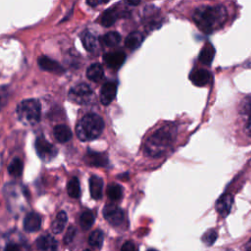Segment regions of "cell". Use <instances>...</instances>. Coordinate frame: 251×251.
<instances>
[{
  "label": "cell",
  "mask_w": 251,
  "mask_h": 251,
  "mask_svg": "<svg viewBox=\"0 0 251 251\" xmlns=\"http://www.w3.org/2000/svg\"><path fill=\"white\" fill-rule=\"evenodd\" d=\"M233 196L230 193H224L216 202V209L222 217H226L232 207Z\"/></svg>",
  "instance_id": "9c48e42d"
},
{
  "label": "cell",
  "mask_w": 251,
  "mask_h": 251,
  "mask_svg": "<svg viewBox=\"0 0 251 251\" xmlns=\"http://www.w3.org/2000/svg\"><path fill=\"white\" fill-rule=\"evenodd\" d=\"M218 237V232L215 229H209L207 230L203 236H202V241L206 244V245H212L216 239Z\"/></svg>",
  "instance_id": "4dcf8cb0"
},
{
  "label": "cell",
  "mask_w": 251,
  "mask_h": 251,
  "mask_svg": "<svg viewBox=\"0 0 251 251\" xmlns=\"http://www.w3.org/2000/svg\"><path fill=\"white\" fill-rule=\"evenodd\" d=\"M81 41H82V44L84 46V48L89 51V52H93L96 50L97 48V39L96 37L88 32V31H84L83 34L81 35Z\"/></svg>",
  "instance_id": "603a6c76"
},
{
  "label": "cell",
  "mask_w": 251,
  "mask_h": 251,
  "mask_svg": "<svg viewBox=\"0 0 251 251\" xmlns=\"http://www.w3.org/2000/svg\"><path fill=\"white\" fill-rule=\"evenodd\" d=\"M148 251H157V250H155V249H149Z\"/></svg>",
  "instance_id": "f35d334b"
},
{
  "label": "cell",
  "mask_w": 251,
  "mask_h": 251,
  "mask_svg": "<svg viewBox=\"0 0 251 251\" xmlns=\"http://www.w3.org/2000/svg\"><path fill=\"white\" fill-rule=\"evenodd\" d=\"M246 130L248 132V134L251 136V114L248 118V121H247V124H246Z\"/></svg>",
  "instance_id": "e575fe53"
},
{
  "label": "cell",
  "mask_w": 251,
  "mask_h": 251,
  "mask_svg": "<svg viewBox=\"0 0 251 251\" xmlns=\"http://www.w3.org/2000/svg\"><path fill=\"white\" fill-rule=\"evenodd\" d=\"M142 41H143V35L139 31H132L126 36L125 40V44L128 49L134 50L140 46Z\"/></svg>",
  "instance_id": "44dd1931"
},
{
  "label": "cell",
  "mask_w": 251,
  "mask_h": 251,
  "mask_svg": "<svg viewBox=\"0 0 251 251\" xmlns=\"http://www.w3.org/2000/svg\"><path fill=\"white\" fill-rule=\"evenodd\" d=\"M117 85L113 81H108L103 84L100 90V101L103 105H109L116 97Z\"/></svg>",
  "instance_id": "8fae6325"
},
{
  "label": "cell",
  "mask_w": 251,
  "mask_h": 251,
  "mask_svg": "<svg viewBox=\"0 0 251 251\" xmlns=\"http://www.w3.org/2000/svg\"><path fill=\"white\" fill-rule=\"evenodd\" d=\"M121 41V35L117 31H110L101 37V42L107 47H113L119 44Z\"/></svg>",
  "instance_id": "cb8c5ba5"
},
{
  "label": "cell",
  "mask_w": 251,
  "mask_h": 251,
  "mask_svg": "<svg viewBox=\"0 0 251 251\" xmlns=\"http://www.w3.org/2000/svg\"><path fill=\"white\" fill-rule=\"evenodd\" d=\"M67 191L70 197L78 198L80 196V185L77 177H72L67 184Z\"/></svg>",
  "instance_id": "d4e9b609"
},
{
  "label": "cell",
  "mask_w": 251,
  "mask_h": 251,
  "mask_svg": "<svg viewBox=\"0 0 251 251\" xmlns=\"http://www.w3.org/2000/svg\"><path fill=\"white\" fill-rule=\"evenodd\" d=\"M37 247L41 251H56L57 250V241L50 234H44L40 236L36 241Z\"/></svg>",
  "instance_id": "2e32d148"
},
{
  "label": "cell",
  "mask_w": 251,
  "mask_h": 251,
  "mask_svg": "<svg viewBox=\"0 0 251 251\" xmlns=\"http://www.w3.org/2000/svg\"><path fill=\"white\" fill-rule=\"evenodd\" d=\"M104 129L103 119L94 113L83 116L77 123L75 132L81 141H89L97 138Z\"/></svg>",
  "instance_id": "3957f363"
},
{
  "label": "cell",
  "mask_w": 251,
  "mask_h": 251,
  "mask_svg": "<svg viewBox=\"0 0 251 251\" xmlns=\"http://www.w3.org/2000/svg\"><path fill=\"white\" fill-rule=\"evenodd\" d=\"M23 162L21 159L19 158H15L12 160V162L10 163L9 167H8V173L12 176H20L23 173Z\"/></svg>",
  "instance_id": "f1b7e54d"
},
{
  "label": "cell",
  "mask_w": 251,
  "mask_h": 251,
  "mask_svg": "<svg viewBox=\"0 0 251 251\" xmlns=\"http://www.w3.org/2000/svg\"><path fill=\"white\" fill-rule=\"evenodd\" d=\"M107 1H87V4L90 6H97L99 4H103L106 3Z\"/></svg>",
  "instance_id": "d590c367"
},
{
  "label": "cell",
  "mask_w": 251,
  "mask_h": 251,
  "mask_svg": "<svg viewBox=\"0 0 251 251\" xmlns=\"http://www.w3.org/2000/svg\"><path fill=\"white\" fill-rule=\"evenodd\" d=\"M19 120L26 126H34L40 121L41 106L36 99L23 100L17 107Z\"/></svg>",
  "instance_id": "277c9868"
},
{
  "label": "cell",
  "mask_w": 251,
  "mask_h": 251,
  "mask_svg": "<svg viewBox=\"0 0 251 251\" xmlns=\"http://www.w3.org/2000/svg\"><path fill=\"white\" fill-rule=\"evenodd\" d=\"M140 2L139 1H135V2H132V1H126V4L128 5H138Z\"/></svg>",
  "instance_id": "74e56055"
},
{
  "label": "cell",
  "mask_w": 251,
  "mask_h": 251,
  "mask_svg": "<svg viewBox=\"0 0 251 251\" xmlns=\"http://www.w3.org/2000/svg\"><path fill=\"white\" fill-rule=\"evenodd\" d=\"M8 99V91L5 87H0V111L5 106Z\"/></svg>",
  "instance_id": "d6a6232c"
},
{
  "label": "cell",
  "mask_w": 251,
  "mask_h": 251,
  "mask_svg": "<svg viewBox=\"0 0 251 251\" xmlns=\"http://www.w3.org/2000/svg\"><path fill=\"white\" fill-rule=\"evenodd\" d=\"M176 133V128L173 125H166L160 127L147 138L144 152L150 157H161L173 144Z\"/></svg>",
  "instance_id": "7a4b0ae2"
},
{
  "label": "cell",
  "mask_w": 251,
  "mask_h": 251,
  "mask_svg": "<svg viewBox=\"0 0 251 251\" xmlns=\"http://www.w3.org/2000/svg\"><path fill=\"white\" fill-rule=\"evenodd\" d=\"M89 190L93 199H100L103 192V179L97 176H92L89 178Z\"/></svg>",
  "instance_id": "9a60e30c"
},
{
  "label": "cell",
  "mask_w": 251,
  "mask_h": 251,
  "mask_svg": "<svg viewBox=\"0 0 251 251\" xmlns=\"http://www.w3.org/2000/svg\"><path fill=\"white\" fill-rule=\"evenodd\" d=\"M107 195L112 201H119L123 195L122 186L118 183H111L107 187Z\"/></svg>",
  "instance_id": "484cf974"
},
{
  "label": "cell",
  "mask_w": 251,
  "mask_h": 251,
  "mask_svg": "<svg viewBox=\"0 0 251 251\" xmlns=\"http://www.w3.org/2000/svg\"><path fill=\"white\" fill-rule=\"evenodd\" d=\"M54 137L59 142H68L72 138L71 129L65 125H58L53 129Z\"/></svg>",
  "instance_id": "d6986e66"
},
{
  "label": "cell",
  "mask_w": 251,
  "mask_h": 251,
  "mask_svg": "<svg viewBox=\"0 0 251 251\" xmlns=\"http://www.w3.org/2000/svg\"><path fill=\"white\" fill-rule=\"evenodd\" d=\"M105 220L112 226H120L125 218L123 210L115 204H108L103 209Z\"/></svg>",
  "instance_id": "52a82bcc"
},
{
  "label": "cell",
  "mask_w": 251,
  "mask_h": 251,
  "mask_svg": "<svg viewBox=\"0 0 251 251\" xmlns=\"http://www.w3.org/2000/svg\"><path fill=\"white\" fill-rule=\"evenodd\" d=\"M105 64L114 70H118L126 60V54L123 51H114L106 53L103 56Z\"/></svg>",
  "instance_id": "ba28073f"
},
{
  "label": "cell",
  "mask_w": 251,
  "mask_h": 251,
  "mask_svg": "<svg viewBox=\"0 0 251 251\" xmlns=\"http://www.w3.org/2000/svg\"><path fill=\"white\" fill-rule=\"evenodd\" d=\"M93 97V91L86 83H79L72 87L69 91V98L76 104H87Z\"/></svg>",
  "instance_id": "5b68a950"
},
{
  "label": "cell",
  "mask_w": 251,
  "mask_h": 251,
  "mask_svg": "<svg viewBox=\"0 0 251 251\" xmlns=\"http://www.w3.org/2000/svg\"><path fill=\"white\" fill-rule=\"evenodd\" d=\"M67 222H68V217H67L66 212L60 211V212L57 214V216L55 217L54 221L52 222V225H51V230H52V232L55 233V234L61 233V232L64 230Z\"/></svg>",
  "instance_id": "ac0fdd59"
},
{
  "label": "cell",
  "mask_w": 251,
  "mask_h": 251,
  "mask_svg": "<svg viewBox=\"0 0 251 251\" xmlns=\"http://www.w3.org/2000/svg\"><path fill=\"white\" fill-rule=\"evenodd\" d=\"M122 251H136L135 245L132 241H126L122 246Z\"/></svg>",
  "instance_id": "836d02e7"
},
{
  "label": "cell",
  "mask_w": 251,
  "mask_h": 251,
  "mask_svg": "<svg viewBox=\"0 0 251 251\" xmlns=\"http://www.w3.org/2000/svg\"><path fill=\"white\" fill-rule=\"evenodd\" d=\"M94 223V215L91 211H84L79 217V224L83 229H89Z\"/></svg>",
  "instance_id": "f546056e"
},
{
  "label": "cell",
  "mask_w": 251,
  "mask_h": 251,
  "mask_svg": "<svg viewBox=\"0 0 251 251\" xmlns=\"http://www.w3.org/2000/svg\"><path fill=\"white\" fill-rule=\"evenodd\" d=\"M245 251H251V239L246 244V250Z\"/></svg>",
  "instance_id": "8d00e7d4"
},
{
  "label": "cell",
  "mask_w": 251,
  "mask_h": 251,
  "mask_svg": "<svg viewBox=\"0 0 251 251\" xmlns=\"http://www.w3.org/2000/svg\"><path fill=\"white\" fill-rule=\"evenodd\" d=\"M215 48L214 46L211 44V43H206L202 50L200 51L199 53V61L200 63H202L203 65H211L213 59H214V56H215Z\"/></svg>",
  "instance_id": "e0dca14e"
},
{
  "label": "cell",
  "mask_w": 251,
  "mask_h": 251,
  "mask_svg": "<svg viewBox=\"0 0 251 251\" xmlns=\"http://www.w3.org/2000/svg\"><path fill=\"white\" fill-rule=\"evenodd\" d=\"M41 226V218L35 212L28 213L24 220V229L26 232H35Z\"/></svg>",
  "instance_id": "7c38bea8"
},
{
  "label": "cell",
  "mask_w": 251,
  "mask_h": 251,
  "mask_svg": "<svg viewBox=\"0 0 251 251\" xmlns=\"http://www.w3.org/2000/svg\"><path fill=\"white\" fill-rule=\"evenodd\" d=\"M3 251H28V247L23 241L11 239L5 244Z\"/></svg>",
  "instance_id": "4316f807"
},
{
  "label": "cell",
  "mask_w": 251,
  "mask_h": 251,
  "mask_svg": "<svg viewBox=\"0 0 251 251\" xmlns=\"http://www.w3.org/2000/svg\"><path fill=\"white\" fill-rule=\"evenodd\" d=\"M34 147L38 157L43 161H50L57 155L56 147L42 136L36 138Z\"/></svg>",
  "instance_id": "8992f818"
},
{
  "label": "cell",
  "mask_w": 251,
  "mask_h": 251,
  "mask_svg": "<svg viewBox=\"0 0 251 251\" xmlns=\"http://www.w3.org/2000/svg\"><path fill=\"white\" fill-rule=\"evenodd\" d=\"M75 233H76V228L75 226H70L64 236V242L65 244H69L73 241V239L75 238Z\"/></svg>",
  "instance_id": "1f68e13d"
},
{
  "label": "cell",
  "mask_w": 251,
  "mask_h": 251,
  "mask_svg": "<svg viewBox=\"0 0 251 251\" xmlns=\"http://www.w3.org/2000/svg\"><path fill=\"white\" fill-rule=\"evenodd\" d=\"M118 15H119V13H118L117 9L114 7L106 10L101 16V20H100L101 25L104 26H111L116 22Z\"/></svg>",
  "instance_id": "7402d4cb"
},
{
  "label": "cell",
  "mask_w": 251,
  "mask_h": 251,
  "mask_svg": "<svg viewBox=\"0 0 251 251\" xmlns=\"http://www.w3.org/2000/svg\"><path fill=\"white\" fill-rule=\"evenodd\" d=\"M38 66L45 71L55 73V74H63L64 68L55 60L46 57V56H40L38 58Z\"/></svg>",
  "instance_id": "4fadbf2b"
},
{
  "label": "cell",
  "mask_w": 251,
  "mask_h": 251,
  "mask_svg": "<svg viewBox=\"0 0 251 251\" xmlns=\"http://www.w3.org/2000/svg\"><path fill=\"white\" fill-rule=\"evenodd\" d=\"M85 162L89 166H95V167H105L108 164L107 156L93 151H88V153L85 155Z\"/></svg>",
  "instance_id": "5bb4252c"
},
{
  "label": "cell",
  "mask_w": 251,
  "mask_h": 251,
  "mask_svg": "<svg viewBox=\"0 0 251 251\" xmlns=\"http://www.w3.org/2000/svg\"><path fill=\"white\" fill-rule=\"evenodd\" d=\"M86 75L92 81H95V82L100 81L104 76V71L102 66L98 63H94L90 65L86 71Z\"/></svg>",
  "instance_id": "ffe728a7"
},
{
  "label": "cell",
  "mask_w": 251,
  "mask_h": 251,
  "mask_svg": "<svg viewBox=\"0 0 251 251\" xmlns=\"http://www.w3.org/2000/svg\"><path fill=\"white\" fill-rule=\"evenodd\" d=\"M190 81L196 86H204L208 84L212 78V75L209 71L203 69H196L189 75Z\"/></svg>",
  "instance_id": "30bf717a"
},
{
  "label": "cell",
  "mask_w": 251,
  "mask_h": 251,
  "mask_svg": "<svg viewBox=\"0 0 251 251\" xmlns=\"http://www.w3.org/2000/svg\"><path fill=\"white\" fill-rule=\"evenodd\" d=\"M84 251H90V250H88V249H86V250H84Z\"/></svg>",
  "instance_id": "ab89813d"
},
{
  "label": "cell",
  "mask_w": 251,
  "mask_h": 251,
  "mask_svg": "<svg viewBox=\"0 0 251 251\" xmlns=\"http://www.w3.org/2000/svg\"><path fill=\"white\" fill-rule=\"evenodd\" d=\"M226 18L227 13L223 5L200 6L192 14V19L196 25L205 32H211L220 28L225 24Z\"/></svg>",
  "instance_id": "6da1fadb"
},
{
  "label": "cell",
  "mask_w": 251,
  "mask_h": 251,
  "mask_svg": "<svg viewBox=\"0 0 251 251\" xmlns=\"http://www.w3.org/2000/svg\"><path fill=\"white\" fill-rule=\"evenodd\" d=\"M104 234L100 229H96L92 231L88 237V243L90 246L95 248H100L103 244Z\"/></svg>",
  "instance_id": "83f0119b"
}]
</instances>
